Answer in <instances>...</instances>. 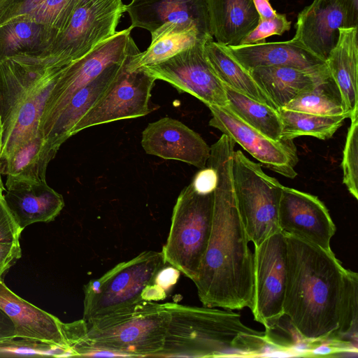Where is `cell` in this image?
I'll return each mask as SVG.
<instances>
[{
  "instance_id": "cell-20",
  "label": "cell",
  "mask_w": 358,
  "mask_h": 358,
  "mask_svg": "<svg viewBox=\"0 0 358 358\" xmlns=\"http://www.w3.org/2000/svg\"><path fill=\"white\" fill-rule=\"evenodd\" d=\"M58 150L40 133L20 144L1 162V173L6 176L5 189L46 182L48 164Z\"/></svg>"
},
{
  "instance_id": "cell-1",
  "label": "cell",
  "mask_w": 358,
  "mask_h": 358,
  "mask_svg": "<svg viewBox=\"0 0 358 358\" xmlns=\"http://www.w3.org/2000/svg\"><path fill=\"white\" fill-rule=\"evenodd\" d=\"M235 142L225 134L211 145L207 165L217 174L210 238L194 283L204 306L251 308L254 255L238 209L231 173Z\"/></svg>"
},
{
  "instance_id": "cell-6",
  "label": "cell",
  "mask_w": 358,
  "mask_h": 358,
  "mask_svg": "<svg viewBox=\"0 0 358 358\" xmlns=\"http://www.w3.org/2000/svg\"><path fill=\"white\" fill-rule=\"evenodd\" d=\"M165 264L162 252L144 251L89 281L84 287L83 320L99 319L144 301L145 292Z\"/></svg>"
},
{
  "instance_id": "cell-42",
  "label": "cell",
  "mask_w": 358,
  "mask_h": 358,
  "mask_svg": "<svg viewBox=\"0 0 358 358\" xmlns=\"http://www.w3.org/2000/svg\"><path fill=\"white\" fill-rule=\"evenodd\" d=\"M180 273L171 265L165 268L163 266L156 275L155 284L164 292H167L177 282Z\"/></svg>"
},
{
  "instance_id": "cell-33",
  "label": "cell",
  "mask_w": 358,
  "mask_h": 358,
  "mask_svg": "<svg viewBox=\"0 0 358 358\" xmlns=\"http://www.w3.org/2000/svg\"><path fill=\"white\" fill-rule=\"evenodd\" d=\"M281 108L320 115H345L350 118L331 78L303 92Z\"/></svg>"
},
{
  "instance_id": "cell-11",
  "label": "cell",
  "mask_w": 358,
  "mask_h": 358,
  "mask_svg": "<svg viewBox=\"0 0 358 358\" xmlns=\"http://www.w3.org/2000/svg\"><path fill=\"white\" fill-rule=\"evenodd\" d=\"M254 295L250 308L255 320L268 334L284 316L287 283V245L285 234L277 232L255 246Z\"/></svg>"
},
{
  "instance_id": "cell-26",
  "label": "cell",
  "mask_w": 358,
  "mask_h": 358,
  "mask_svg": "<svg viewBox=\"0 0 358 358\" xmlns=\"http://www.w3.org/2000/svg\"><path fill=\"white\" fill-rule=\"evenodd\" d=\"M209 11L213 37L226 46L239 45L259 20L253 0H209Z\"/></svg>"
},
{
  "instance_id": "cell-24",
  "label": "cell",
  "mask_w": 358,
  "mask_h": 358,
  "mask_svg": "<svg viewBox=\"0 0 358 358\" xmlns=\"http://www.w3.org/2000/svg\"><path fill=\"white\" fill-rule=\"evenodd\" d=\"M132 56L123 63L109 66L96 78L77 91L43 136L59 149L71 136V131L75 125L103 96Z\"/></svg>"
},
{
  "instance_id": "cell-29",
  "label": "cell",
  "mask_w": 358,
  "mask_h": 358,
  "mask_svg": "<svg viewBox=\"0 0 358 358\" xmlns=\"http://www.w3.org/2000/svg\"><path fill=\"white\" fill-rule=\"evenodd\" d=\"M213 39L205 42L204 52L209 64L222 83L259 102L268 104L276 109L268 97L255 83L250 71L236 59L228 46L214 41Z\"/></svg>"
},
{
  "instance_id": "cell-15",
  "label": "cell",
  "mask_w": 358,
  "mask_h": 358,
  "mask_svg": "<svg viewBox=\"0 0 358 358\" xmlns=\"http://www.w3.org/2000/svg\"><path fill=\"white\" fill-rule=\"evenodd\" d=\"M281 232L331 251L336 228L325 205L316 196L282 187L278 210Z\"/></svg>"
},
{
  "instance_id": "cell-7",
  "label": "cell",
  "mask_w": 358,
  "mask_h": 358,
  "mask_svg": "<svg viewBox=\"0 0 358 358\" xmlns=\"http://www.w3.org/2000/svg\"><path fill=\"white\" fill-rule=\"evenodd\" d=\"M213 216V192L199 194L191 184L177 198L173 209L167 240L162 248L168 264L193 282L210 236Z\"/></svg>"
},
{
  "instance_id": "cell-37",
  "label": "cell",
  "mask_w": 358,
  "mask_h": 358,
  "mask_svg": "<svg viewBox=\"0 0 358 358\" xmlns=\"http://www.w3.org/2000/svg\"><path fill=\"white\" fill-rule=\"evenodd\" d=\"M291 22L286 15L281 13L271 19H259L257 27L241 41L240 45L253 44L265 42L266 38L272 35H282L290 29Z\"/></svg>"
},
{
  "instance_id": "cell-45",
  "label": "cell",
  "mask_w": 358,
  "mask_h": 358,
  "mask_svg": "<svg viewBox=\"0 0 358 358\" xmlns=\"http://www.w3.org/2000/svg\"><path fill=\"white\" fill-rule=\"evenodd\" d=\"M345 10L352 27H358V0H338Z\"/></svg>"
},
{
  "instance_id": "cell-4",
  "label": "cell",
  "mask_w": 358,
  "mask_h": 358,
  "mask_svg": "<svg viewBox=\"0 0 358 358\" xmlns=\"http://www.w3.org/2000/svg\"><path fill=\"white\" fill-rule=\"evenodd\" d=\"M69 64L44 52L16 55L0 62L1 162L40 133L44 107Z\"/></svg>"
},
{
  "instance_id": "cell-21",
  "label": "cell",
  "mask_w": 358,
  "mask_h": 358,
  "mask_svg": "<svg viewBox=\"0 0 358 358\" xmlns=\"http://www.w3.org/2000/svg\"><path fill=\"white\" fill-rule=\"evenodd\" d=\"M228 48L236 59L248 71L259 66H283L312 70L327 66L324 60L293 39L280 42L265 41Z\"/></svg>"
},
{
  "instance_id": "cell-9",
  "label": "cell",
  "mask_w": 358,
  "mask_h": 358,
  "mask_svg": "<svg viewBox=\"0 0 358 358\" xmlns=\"http://www.w3.org/2000/svg\"><path fill=\"white\" fill-rule=\"evenodd\" d=\"M133 29L116 33L89 53L71 63L59 78L44 107L39 125L43 136L51 127L72 96L107 67L125 62L140 52L132 37Z\"/></svg>"
},
{
  "instance_id": "cell-2",
  "label": "cell",
  "mask_w": 358,
  "mask_h": 358,
  "mask_svg": "<svg viewBox=\"0 0 358 358\" xmlns=\"http://www.w3.org/2000/svg\"><path fill=\"white\" fill-rule=\"evenodd\" d=\"M284 234L287 245L284 315L303 341L313 346L331 343L346 268L332 250Z\"/></svg>"
},
{
  "instance_id": "cell-3",
  "label": "cell",
  "mask_w": 358,
  "mask_h": 358,
  "mask_svg": "<svg viewBox=\"0 0 358 358\" xmlns=\"http://www.w3.org/2000/svg\"><path fill=\"white\" fill-rule=\"evenodd\" d=\"M169 318L156 357H253L275 345L266 331L245 325L233 310L164 303Z\"/></svg>"
},
{
  "instance_id": "cell-35",
  "label": "cell",
  "mask_w": 358,
  "mask_h": 358,
  "mask_svg": "<svg viewBox=\"0 0 358 358\" xmlns=\"http://www.w3.org/2000/svg\"><path fill=\"white\" fill-rule=\"evenodd\" d=\"M80 0H44L28 15L59 34L66 27ZM58 34V35H59Z\"/></svg>"
},
{
  "instance_id": "cell-38",
  "label": "cell",
  "mask_w": 358,
  "mask_h": 358,
  "mask_svg": "<svg viewBox=\"0 0 358 358\" xmlns=\"http://www.w3.org/2000/svg\"><path fill=\"white\" fill-rule=\"evenodd\" d=\"M22 229L16 223L0 194V241L19 240Z\"/></svg>"
},
{
  "instance_id": "cell-13",
  "label": "cell",
  "mask_w": 358,
  "mask_h": 358,
  "mask_svg": "<svg viewBox=\"0 0 358 358\" xmlns=\"http://www.w3.org/2000/svg\"><path fill=\"white\" fill-rule=\"evenodd\" d=\"M206 41H199L162 62L142 67L156 80L171 84L180 92L192 94L207 106L226 107L224 86L205 55Z\"/></svg>"
},
{
  "instance_id": "cell-39",
  "label": "cell",
  "mask_w": 358,
  "mask_h": 358,
  "mask_svg": "<svg viewBox=\"0 0 358 358\" xmlns=\"http://www.w3.org/2000/svg\"><path fill=\"white\" fill-rule=\"evenodd\" d=\"M19 240L0 241V281L7 271L21 257Z\"/></svg>"
},
{
  "instance_id": "cell-16",
  "label": "cell",
  "mask_w": 358,
  "mask_h": 358,
  "mask_svg": "<svg viewBox=\"0 0 358 358\" xmlns=\"http://www.w3.org/2000/svg\"><path fill=\"white\" fill-rule=\"evenodd\" d=\"M141 145L148 155L183 162L199 169L207 165L210 152L199 134L171 117L148 124L142 133Z\"/></svg>"
},
{
  "instance_id": "cell-23",
  "label": "cell",
  "mask_w": 358,
  "mask_h": 358,
  "mask_svg": "<svg viewBox=\"0 0 358 358\" xmlns=\"http://www.w3.org/2000/svg\"><path fill=\"white\" fill-rule=\"evenodd\" d=\"M357 29L358 27L339 29L338 41L325 60L330 77L350 118L358 116Z\"/></svg>"
},
{
  "instance_id": "cell-17",
  "label": "cell",
  "mask_w": 358,
  "mask_h": 358,
  "mask_svg": "<svg viewBox=\"0 0 358 358\" xmlns=\"http://www.w3.org/2000/svg\"><path fill=\"white\" fill-rule=\"evenodd\" d=\"M293 40L326 60L336 45L339 29L352 27L338 0H313L297 16Z\"/></svg>"
},
{
  "instance_id": "cell-28",
  "label": "cell",
  "mask_w": 358,
  "mask_h": 358,
  "mask_svg": "<svg viewBox=\"0 0 358 358\" xmlns=\"http://www.w3.org/2000/svg\"><path fill=\"white\" fill-rule=\"evenodd\" d=\"M213 39L200 33L191 23L167 22L151 33V43L144 52L133 55L127 64L128 71L166 60L201 41Z\"/></svg>"
},
{
  "instance_id": "cell-30",
  "label": "cell",
  "mask_w": 358,
  "mask_h": 358,
  "mask_svg": "<svg viewBox=\"0 0 358 358\" xmlns=\"http://www.w3.org/2000/svg\"><path fill=\"white\" fill-rule=\"evenodd\" d=\"M228 108L234 115L266 137L280 141L282 122L277 109L259 102L225 85Z\"/></svg>"
},
{
  "instance_id": "cell-19",
  "label": "cell",
  "mask_w": 358,
  "mask_h": 358,
  "mask_svg": "<svg viewBox=\"0 0 358 358\" xmlns=\"http://www.w3.org/2000/svg\"><path fill=\"white\" fill-rule=\"evenodd\" d=\"M0 308L12 321L17 338L70 350L62 332V322L15 294L3 281H0Z\"/></svg>"
},
{
  "instance_id": "cell-32",
  "label": "cell",
  "mask_w": 358,
  "mask_h": 358,
  "mask_svg": "<svg viewBox=\"0 0 358 358\" xmlns=\"http://www.w3.org/2000/svg\"><path fill=\"white\" fill-rule=\"evenodd\" d=\"M358 274L346 268L341 295L338 328L331 343L353 351L357 348L358 324Z\"/></svg>"
},
{
  "instance_id": "cell-41",
  "label": "cell",
  "mask_w": 358,
  "mask_h": 358,
  "mask_svg": "<svg viewBox=\"0 0 358 358\" xmlns=\"http://www.w3.org/2000/svg\"><path fill=\"white\" fill-rule=\"evenodd\" d=\"M44 0H12L10 6L0 17V24L17 17L29 15Z\"/></svg>"
},
{
  "instance_id": "cell-47",
  "label": "cell",
  "mask_w": 358,
  "mask_h": 358,
  "mask_svg": "<svg viewBox=\"0 0 358 358\" xmlns=\"http://www.w3.org/2000/svg\"><path fill=\"white\" fill-rule=\"evenodd\" d=\"M11 1L12 0H0V17L8 8Z\"/></svg>"
},
{
  "instance_id": "cell-8",
  "label": "cell",
  "mask_w": 358,
  "mask_h": 358,
  "mask_svg": "<svg viewBox=\"0 0 358 358\" xmlns=\"http://www.w3.org/2000/svg\"><path fill=\"white\" fill-rule=\"evenodd\" d=\"M231 173L245 231L249 241L257 246L280 231L278 210L283 185L240 150L233 152Z\"/></svg>"
},
{
  "instance_id": "cell-40",
  "label": "cell",
  "mask_w": 358,
  "mask_h": 358,
  "mask_svg": "<svg viewBox=\"0 0 358 358\" xmlns=\"http://www.w3.org/2000/svg\"><path fill=\"white\" fill-rule=\"evenodd\" d=\"M216 183V172L213 167L208 165L196 173L190 184L196 192L206 194L214 192Z\"/></svg>"
},
{
  "instance_id": "cell-12",
  "label": "cell",
  "mask_w": 358,
  "mask_h": 358,
  "mask_svg": "<svg viewBox=\"0 0 358 358\" xmlns=\"http://www.w3.org/2000/svg\"><path fill=\"white\" fill-rule=\"evenodd\" d=\"M127 63L103 96L75 125L71 136L91 127L150 113L151 91L156 79L143 67L128 71Z\"/></svg>"
},
{
  "instance_id": "cell-46",
  "label": "cell",
  "mask_w": 358,
  "mask_h": 358,
  "mask_svg": "<svg viewBox=\"0 0 358 358\" xmlns=\"http://www.w3.org/2000/svg\"><path fill=\"white\" fill-rule=\"evenodd\" d=\"M1 146H2V122H1V117L0 113V194H3L6 190L4 185L3 183L2 180V173H1Z\"/></svg>"
},
{
  "instance_id": "cell-25",
  "label": "cell",
  "mask_w": 358,
  "mask_h": 358,
  "mask_svg": "<svg viewBox=\"0 0 358 358\" xmlns=\"http://www.w3.org/2000/svg\"><path fill=\"white\" fill-rule=\"evenodd\" d=\"M4 192L6 204L22 230L34 223L54 220L64 206L62 195L47 182L6 189Z\"/></svg>"
},
{
  "instance_id": "cell-22",
  "label": "cell",
  "mask_w": 358,
  "mask_h": 358,
  "mask_svg": "<svg viewBox=\"0 0 358 358\" xmlns=\"http://www.w3.org/2000/svg\"><path fill=\"white\" fill-rule=\"evenodd\" d=\"M249 71L277 110L303 92L331 78L327 66L312 70L283 66H259Z\"/></svg>"
},
{
  "instance_id": "cell-36",
  "label": "cell",
  "mask_w": 358,
  "mask_h": 358,
  "mask_svg": "<svg viewBox=\"0 0 358 358\" xmlns=\"http://www.w3.org/2000/svg\"><path fill=\"white\" fill-rule=\"evenodd\" d=\"M350 120L341 164L343 182L355 199H358V116Z\"/></svg>"
},
{
  "instance_id": "cell-14",
  "label": "cell",
  "mask_w": 358,
  "mask_h": 358,
  "mask_svg": "<svg viewBox=\"0 0 358 358\" xmlns=\"http://www.w3.org/2000/svg\"><path fill=\"white\" fill-rule=\"evenodd\" d=\"M208 107L212 115L210 126L239 144L264 166L288 178L297 176L298 156L293 140L273 141L247 124L228 108Z\"/></svg>"
},
{
  "instance_id": "cell-34",
  "label": "cell",
  "mask_w": 358,
  "mask_h": 358,
  "mask_svg": "<svg viewBox=\"0 0 358 358\" xmlns=\"http://www.w3.org/2000/svg\"><path fill=\"white\" fill-rule=\"evenodd\" d=\"M74 356L66 348L34 340L13 338L0 341V357Z\"/></svg>"
},
{
  "instance_id": "cell-10",
  "label": "cell",
  "mask_w": 358,
  "mask_h": 358,
  "mask_svg": "<svg viewBox=\"0 0 358 358\" xmlns=\"http://www.w3.org/2000/svg\"><path fill=\"white\" fill-rule=\"evenodd\" d=\"M125 12L122 0H80L66 27L44 53L71 64L116 33Z\"/></svg>"
},
{
  "instance_id": "cell-5",
  "label": "cell",
  "mask_w": 358,
  "mask_h": 358,
  "mask_svg": "<svg viewBox=\"0 0 358 358\" xmlns=\"http://www.w3.org/2000/svg\"><path fill=\"white\" fill-rule=\"evenodd\" d=\"M169 315L164 303L142 301L87 323L76 356L103 350L118 357H157L163 348Z\"/></svg>"
},
{
  "instance_id": "cell-18",
  "label": "cell",
  "mask_w": 358,
  "mask_h": 358,
  "mask_svg": "<svg viewBox=\"0 0 358 358\" xmlns=\"http://www.w3.org/2000/svg\"><path fill=\"white\" fill-rule=\"evenodd\" d=\"M131 27L152 33L167 22L194 24L200 33L213 38L209 0H131L125 5Z\"/></svg>"
},
{
  "instance_id": "cell-44",
  "label": "cell",
  "mask_w": 358,
  "mask_h": 358,
  "mask_svg": "<svg viewBox=\"0 0 358 358\" xmlns=\"http://www.w3.org/2000/svg\"><path fill=\"white\" fill-rule=\"evenodd\" d=\"M259 19L267 20L274 17L277 12L272 8L269 0H253Z\"/></svg>"
},
{
  "instance_id": "cell-31",
  "label": "cell",
  "mask_w": 358,
  "mask_h": 358,
  "mask_svg": "<svg viewBox=\"0 0 358 358\" xmlns=\"http://www.w3.org/2000/svg\"><path fill=\"white\" fill-rule=\"evenodd\" d=\"M278 111L282 122V140H293L301 136L327 140L331 138L345 119L348 118L345 115H320L284 108H279Z\"/></svg>"
},
{
  "instance_id": "cell-27",
  "label": "cell",
  "mask_w": 358,
  "mask_h": 358,
  "mask_svg": "<svg viewBox=\"0 0 358 358\" xmlns=\"http://www.w3.org/2000/svg\"><path fill=\"white\" fill-rule=\"evenodd\" d=\"M59 33L28 15L0 24V62L20 55H38L49 49Z\"/></svg>"
},
{
  "instance_id": "cell-43",
  "label": "cell",
  "mask_w": 358,
  "mask_h": 358,
  "mask_svg": "<svg viewBox=\"0 0 358 358\" xmlns=\"http://www.w3.org/2000/svg\"><path fill=\"white\" fill-rule=\"evenodd\" d=\"M15 337V327L12 321L0 308V341Z\"/></svg>"
}]
</instances>
